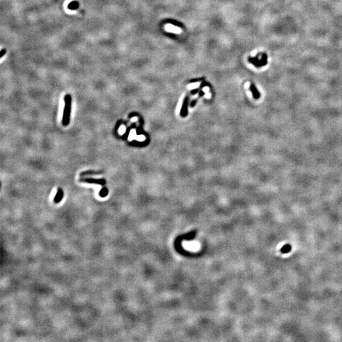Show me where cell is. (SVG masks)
I'll return each mask as SVG.
<instances>
[{
  "label": "cell",
  "instance_id": "30bf717a",
  "mask_svg": "<svg viewBox=\"0 0 342 342\" xmlns=\"http://www.w3.org/2000/svg\"><path fill=\"white\" fill-rule=\"evenodd\" d=\"M107 194H108V190H107L106 188H103V189L100 191V195L101 197H105V196H106L107 195Z\"/></svg>",
  "mask_w": 342,
  "mask_h": 342
},
{
  "label": "cell",
  "instance_id": "8fae6325",
  "mask_svg": "<svg viewBox=\"0 0 342 342\" xmlns=\"http://www.w3.org/2000/svg\"><path fill=\"white\" fill-rule=\"evenodd\" d=\"M6 53H7V49H6L5 48L2 49L1 50V52H0V53H1V56H0V58L2 59V58L5 55Z\"/></svg>",
  "mask_w": 342,
  "mask_h": 342
},
{
  "label": "cell",
  "instance_id": "3957f363",
  "mask_svg": "<svg viewBox=\"0 0 342 342\" xmlns=\"http://www.w3.org/2000/svg\"><path fill=\"white\" fill-rule=\"evenodd\" d=\"M183 247L190 251H197L200 248V243L196 241H185L183 243Z\"/></svg>",
  "mask_w": 342,
  "mask_h": 342
},
{
  "label": "cell",
  "instance_id": "7a4b0ae2",
  "mask_svg": "<svg viewBox=\"0 0 342 342\" xmlns=\"http://www.w3.org/2000/svg\"><path fill=\"white\" fill-rule=\"evenodd\" d=\"M248 62L254 65L256 67H261L265 66L267 62V56L265 53L262 54V58L260 60L259 59V55L255 57H249L248 59Z\"/></svg>",
  "mask_w": 342,
  "mask_h": 342
},
{
  "label": "cell",
  "instance_id": "6da1fadb",
  "mask_svg": "<svg viewBox=\"0 0 342 342\" xmlns=\"http://www.w3.org/2000/svg\"><path fill=\"white\" fill-rule=\"evenodd\" d=\"M65 101V107L63 110V115L62 119V124L64 126L68 125L70 122V115L71 110V103H72V97L70 95H67L64 98Z\"/></svg>",
  "mask_w": 342,
  "mask_h": 342
},
{
  "label": "cell",
  "instance_id": "9c48e42d",
  "mask_svg": "<svg viewBox=\"0 0 342 342\" xmlns=\"http://www.w3.org/2000/svg\"><path fill=\"white\" fill-rule=\"evenodd\" d=\"M167 22H169V24H172L174 26H178V27H182L183 26V25L181 24V23H180V22H177L176 21H173V20H168Z\"/></svg>",
  "mask_w": 342,
  "mask_h": 342
},
{
  "label": "cell",
  "instance_id": "7c38bea8",
  "mask_svg": "<svg viewBox=\"0 0 342 342\" xmlns=\"http://www.w3.org/2000/svg\"><path fill=\"white\" fill-rule=\"evenodd\" d=\"M203 79H204V78H201V79H193V80H191L190 82H198V81H202V80H203Z\"/></svg>",
  "mask_w": 342,
  "mask_h": 342
},
{
  "label": "cell",
  "instance_id": "8992f818",
  "mask_svg": "<svg viewBox=\"0 0 342 342\" xmlns=\"http://www.w3.org/2000/svg\"><path fill=\"white\" fill-rule=\"evenodd\" d=\"M63 196V193L61 189H59L57 193L55 199H54V202L57 204L59 203L62 200Z\"/></svg>",
  "mask_w": 342,
  "mask_h": 342
},
{
  "label": "cell",
  "instance_id": "277c9868",
  "mask_svg": "<svg viewBox=\"0 0 342 342\" xmlns=\"http://www.w3.org/2000/svg\"><path fill=\"white\" fill-rule=\"evenodd\" d=\"M250 91H251V93H252V95H253V96L254 97L255 99L257 100L259 99L260 97V92L258 91L257 88L256 87L255 85L254 84H250Z\"/></svg>",
  "mask_w": 342,
  "mask_h": 342
},
{
  "label": "cell",
  "instance_id": "ba28073f",
  "mask_svg": "<svg viewBox=\"0 0 342 342\" xmlns=\"http://www.w3.org/2000/svg\"><path fill=\"white\" fill-rule=\"evenodd\" d=\"M79 3L77 1H73L68 4V8L72 10H74L77 9L79 8Z\"/></svg>",
  "mask_w": 342,
  "mask_h": 342
},
{
  "label": "cell",
  "instance_id": "5b68a950",
  "mask_svg": "<svg viewBox=\"0 0 342 342\" xmlns=\"http://www.w3.org/2000/svg\"><path fill=\"white\" fill-rule=\"evenodd\" d=\"M82 181L88 183H98L100 185H105V181L103 179H87L85 180H82Z\"/></svg>",
  "mask_w": 342,
  "mask_h": 342
},
{
  "label": "cell",
  "instance_id": "52a82bcc",
  "mask_svg": "<svg viewBox=\"0 0 342 342\" xmlns=\"http://www.w3.org/2000/svg\"><path fill=\"white\" fill-rule=\"evenodd\" d=\"M292 245L290 244H286L281 248L280 251H281V252L283 254H288V253H289L290 251L292 250Z\"/></svg>",
  "mask_w": 342,
  "mask_h": 342
}]
</instances>
